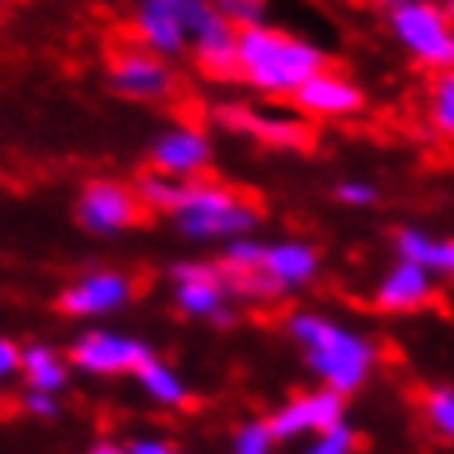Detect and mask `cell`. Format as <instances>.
<instances>
[{
  "instance_id": "obj_21",
  "label": "cell",
  "mask_w": 454,
  "mask_h": 454,
  "mask_svg": "<svg viewBox=\"0 0 454 454\" xmlns=\"http://www.w3.org/2000/svg\"><path fill=\"white\" fill-rule=\"evenodd\" d=\"M419 408H424V424L435 431L439 439L454 435V389L450 385H431L424 393V401H419Z\"/></svg>"
},
{
  "instance_id": "obj_14",
  "label": "cell",
  "mask_w": 454,
  "mask_h": 454,
  "mask_svg": "<svg viewBox=\"0 0 454 454\" xmlns=\"http://www.w3.org/2000/svg\"><path fill=\"white\" fill-rule=\"evenodd\" d=\"M289 100L312 120H350L366 105V93H362V85L355 77L324 66V70H316Z\"/></svg>"
},
{
  "instance_id": "obj_9",
  "label": "cell",
  "mask_w": 454,
  "mask_h": 454,
  "mask_svg": "<svg viewBox=\"0 0 454 454\" xmlns=\"http://www.w3.org/2000/svg\"><path fill=\"white\" fill-rule=\"evenodd\" d=\"M185 31H189V51L192 62L208 77H231L235 74V35L239 31L227 27L212 12L208 0H185Z\"/></svg>"
},
{
  "instance_id": "obj_12",
  "label": "cell",
  "mask_w": 454,
  "mask_h": 454,
  "mask_svg": "<svg viewBox=\"0 0 454 454\" xmlns=\"http://www.w3.org/2000/svg\"><path fill=\"white\" fill-rule=\"evenodd\" d=\"M135 47L158 54V59L174 62L189 51L185 31V0H139L131 16Z\"/></svg>"
},
{
  "instance_id": "obj_6",
  "label": "cell",
  "mask_w": 454,
  "mask_h": 454,
  "mask_svg": "<svg viewBox=\"0 0 454 454\" xmlns=\"http://www.w3.org/2000/svg\"><path fill=\"white\" fill-rule=\"evenodd\" d=\"M169 289L181 316L200 324H231L235 293L227 286L220 262H177L169 270Z\"/></svg>"
},
{
  "instance_id": "obj_1",
  "label": "cell",
  "mask_w": 454,
  "mask_h": 454,
  "mask_svg": "<svg viewBox=\"0 0 454 454\" xmlns=\"http://www.w3.org/2000/svg\"><path fill=\"white\" fill-rule=\"evenodd\" d=\"M286 332L297 343L309 373L320 381V389L343 396V401L358 393L378 370V343L355 324L301 309L286 320Z\"/></svg>"
},
{
  "instance_id": "obj_20",
  "label": "cell",
  "mask_w": 454,
  "mask_h": 454,
  "mask_svg": "<svg viewBox=\"0 0 454 454\" xmlns=\"http://www.w3.org/2000/svg\"><path fill=\"white\" fill-rule=\"evenodd\" d=\"M135 381H139V389H143V396L151 404H158V408H185L189 404V385H185V378L169 366V362H162V358H146L139 370L131 373Z\"/></svg>"
},
{
  "instance_id": "obj_10",
  "label": "cell",
  "mask_w": 454,
  "mask_h": 454,
  "mask_svg": "<svg viewBox=\"0 0 454 454\" xmlns=\"http://www.w3.org/2000/svg\"><path fill=\"white\" fill-rule=\"evenodd\" d=\"M135 297V281L123 270H89L62 289L59 309L74 320H105V316L128 309Z\"/></svg>"
},
{
  "instance_id": "obj_31",
  "label": "cell",
  "mask_w": 454,
  "mask_h": 454,
  "mask_svg": "<svg viewBox=\"0 0 454 454\" xmlns=\"http://www.w3.org/2000/svg\"><path fill=\"white\" fill-rule=\"evenodd\" d=\"M85 454H128L120 447V442H97V447H89Z\"/></svg>"
},
{
  "instance_id": "obj_3",
  "label": "cell",
  "mask_w": 454,
  "mask_h": 454,
  "mask_svg": "<svg viewBox=\"0 0 454 454\" xmlns=\"http://www.w3.org/2000/svg\"><path fill=\"white\" fill-rule=\"evenodd\" d=\"M169 220L189 243H227L251 235L258 227V208L247 197H239L231 185L220 181H177L174 204H169Z\"/></svg>"
},
{
  "instance_id": "obj_22",
  "label": "cell",
  "mask_w": 454,
  "mask_h": 454,
  "mask_svg": "<svg viewBox=\"0 0 454 454\" xmlns=\"http://www.w3.org/2000/svg\"><path fill=\"white\" fill-rule=\"evenodd\" d=\"M427 123L435 128L442 139L454 135V77L450 74H439L435 85L427 93Z\"/></svg>"
},
{
  "instance_id": "obj_18",
  "label": "cell",
  "mask_w": 454,
  "mask_h": 454,
  "mask_svg": "<svg viewBox=\"0 0 454 454\" xmlns=\"http://www.w3.org/2000/svg\"><path fill=\"white\" fill-rule=\"evenodd\" d=\"M393 247H396V262L419 266L435 281L454 274V243L447 239V235L424 231V227H401Z\"/></svg>"
},
{
  "instance_id": "obj_5",
  "label": "cell",
  "mask_w": 454,
  "mask_h": 454,
  "mask_svg": "<svg viewBox=\"0 0 454 454\" xmlns=\"http://www.w3.org/2000/svg\"><path fill=\"white\" fill-rule=\"evenodd\" d=\"M389 31L416 66H424L431 74H450L454 27L447 4H435V0H393Z\"/></svg>"
},
{
  "instance_id": "obj_28",
  "label": "cell",
  "mask_w": 454,
  "mask_h": 454,
  "mask_svg": "<svg viewBox=\"0 0 454 454\" xmlns=\"http://www.w3.org/2000/svg\"><path fill=\"white\" fill-rule=\"evenodd\" d=\"M20 404H24V412L35 416V419H59L62 416V396H54V393L27 389L24 396H20Z\"/></svg>"
},
{
  "instance_id": "obj_13",
  "label": "cell",
  "mask_w": 454,
  "mask_h": 454,
  "mask_svg": "<svg viewBox=\"0 0 454 454\" xmlns=\"http://www.w3.org/2000/svg\"><path fill=\"white\" fill-rule=\"evenodd\" d=\"M151 166L154 174L174 177V181H192L212 166V139L208 131L192 128V123H177L166 128L151 143Z\"/></svg>"
},
{
  "instance_id": "obj_24",
  "label": "cell",
  "mask_w": 454,
  "mask_h": 454,
  "mask_svg": "<svg viewBox=\"0 0 454 454\" xmlns=\"http://www.w3.org/2000/svg\"><path fill=\"white\" fill-rule=\"evenodd\" d=\"M355 450H358V431L347 419L309 435V447H304V454H355Z\"/></svg>"
},
{
  "instance_id": "obj_25",
  "label": "cell",
  "mask_w": 454,
  "mask_h": 454,
  "mask_svg": "<svg viewBox=\"0 0 454 454\" xmlns=\"http://www.w3.org/2000/svg\"><path fill=\"white\" fill-rule=\"evenodd\" d=\"M135 197H139L143 208H154V212H169V204H174V192H177V181L174 177H162V174H143L135 181Z\"/></svg>"
},
{
  "instance_id": "obj_29",
  "label": "cell",
  "mask_w": 454,
  "mask_h": 454,
  "mask_svg": "<svg viewBox=\"0 0 454 454\" xmlns=\"http://www.w3.org/2000/svg\"><path fill=\"white\" fill-rule=\"evenodd\" d=\"M123 450H128V454H177L174 442L162 439V435H135Z\"/></svg>"
},
{
  "instance_id": "obj_17",
  "label": "cell",
  "mask_w": 454,
  "mask_h": 454,
  "mask_svg": "<svg viewBox=\"0 0 454 454\" xmlns=\"http://www.w3.org/2000/svg\"><path fill=\"white\" fill-rule=\"evenodd\" d=\"M215 116L231 131L254 135V139L266 146H281V151L304 146V123L297 116H270V112H258L247 105H223V108H215Z\"/></svg>"
},
{
  "instance_id": "obj_2",
  "label": "cell",
  "mask_w": 454,
  "mask_h": 454,
  "mask_svg": "<svg viewBox=\"0 0 454 454\" xmlns=\"http://www.w3.org/2000/svg\"><path fill=\"white\" fill-rule=\"evenodd\" d=\"M324 51L316 43L281 31L274 24H258L235 35V74L254 93L286 100L309 82L316 70H324Z\"/></svg>"
},
{
  "instance_id": "obj_32",
  "label": "cell",
  "mask_w": 454,
  "mask_h": 454,
  "mask_svg": "<svg viewBox=\"0 0 454 454\" xmlns=\"http://www.w3.org/2000/svg\"><path fill=\"white\" fill-rule=\"evenodd\" d=\"M381 4H393V0H381Z\"/></svg>"
},
{
  "instance_id": "obj_27",
  "label": "cell",
  "mask_w": 454,
  "mask_h": 454,
  "mask_svg": "<svg viewBox=\"0 0 454 454\" xmlns=\"http://www.w3.org/2000/svg\"><path fill=\"white\" fill-rule=\"evenodd\" d=\"M335 197H339V204H347V208H370V204H378L381 192L366 177H343L335 185Z\"/></svg>"
},
{
  "instance_id": "obj_30",
  "label": "cell",
  "mask_w": 454,
  "mask_h": 454,
  "mask_svg": "<svg viewBox=\"0 0 454 454\" xmlns=\"http://www.w3.org/2000/svg\"><path fill=\"white\" fill-rule=\"evenodd\" d=\"M16 373H20V343L0 335V385L8 378H16Z\"/></svg>"
},
{
  "instance_id": "obj_7",
  "label": "cell",
  "mask_w": 454,
  "mask_h": 454,
  "mask_svg": "<svg viewBox=\"0 0 454 454\" xmlns=\"http://www.w3.org/2000/svg\"><path fill=\"white\" fill-rule=\"evenodd\" d=\"M146 358H151V347L116 327H89L74 339L66 355L70 370H82L89 378H123L139 370Z\"/></svg>"
},
{
  "instance_id": "obj_23",
  "label": "cell",
  "mask_w": 454,
  "mask_h": 454,
  "mask_svg": "<svg viewBox=\"0 0 454 454\" xmlns=\"http://www.w3.org/2000/svg\"><path fill=\"white\" fill-rule=\"evenodd\" d=\"M208 4H212V12L235 31L266 24V0H208Z\"/></svg>"
},
{
  "instance_id": "obj_11",
  "label": "cell",
  "mask_w": 454,
  "mask_h": 454,
  "mask_svg": "<svg viewBox=\"0 0 454 454\" xmlns=\"http://www.w3.org/2000/svg\"><path fill=\"white\" fill-rule=\"evenodd\" d=\"M108 82L120 97L154 105V100H166L174 93V66L143 47H123L108 62Z\"/></svg>"
},
{
  "instance_id": "obj_4",
  "label": "cell",
  "mask_w": 454,
  "mask_h": 454,
  "mask_svg": "<svg viewBox=\"0 0 454 454\" xmlns=\"http://www.w3.org/2000/svg\"><path fill=\"white\" fill-rule=\"evenodd\" d=\"M316 274H320V254H316L312 243L278 239V243H262L254 270L235 278L227 274V286H231L235 301H274L309 289Z\"/></svg>"
},
{
  "instance_id": "obj_15",
  "label": "cell",
  "mask_w": 454,
  "mask_h": 454,
  "mask_svg": "<svg viewBox=\"0 0 454 454\" xmlns=\"http://www.w3.org/2000/svg\"><path fill=\"white\" fill-rule=\"evenodd\" d=\"M339 419H347L343 416V396L316 389V393L289 396V401L266 419V427L278 442H289V439H309V435H316V431L339 424Z\"/></svg>"
},
{
  "instance_id": "obj_16",
  "label": "cell",
  "mask_w": 454,
  "mask_h": 454,
  "mask_svg": "<svg viewBox=\"0 0 454 454\" xmlns=\"http://www.w3.org/2000/svg\"><path fill=\"white\" fill-rule=\"evenodd\" d=\"M431 301H435V278L424 274L419 266H408V262H393L385 270V278L378 281V289H373V304L393 316L419 312V309H427Z\"/></svg>"
},
{
  "instance_id": "obj_26",
  "label": "cell",
  "mask_w": 454,
  "mask_h": 454,
  "mask_svg": "<svg viewBox=\"0 0 454 454\" xmlns=\"http://www.w3.org/2000/svg\"><path fill=\"white\" fill-rule=\"evenodd\" d=\"M274 447H278V439L270 435L266 419H247L231 439V454H274Z\"/></svg>"
},
{
  "instance_id": "obj_8",
  "label": "cell",
  "mask_w": 454,
  "mask_h": 454,
  "mask_svg": "<svg viewBox=\"0 0 454 454\" xmlns=\"http://www.w3.org/2000/svg\"><path fill=\"white\" fill-rule=\"evenodd\" d=\"M143 215V204L135 197L131 185L123 181H108V177H97L89 181L77 197V223L85 227L89 235H120V231H131Z\"/></svg>"
},
{
  "instance_id": "obj_19",
  "label": "cell",
  "mask_w": 454,
  "mask_h": 454,
  "mask_svg": "<svg viewBox=\"0 0 454 454\" xmlns=\"http://www.w3.org/2000/svg\"><path fill=\"white\" fill-rule=\"evenodd\" d=\"M70 373L74 370H70V362H66L62 350H54L47 343L20 347V378H24L27 389L62 396V389L70 385Z\"/></svg>"
}]
</instances>
